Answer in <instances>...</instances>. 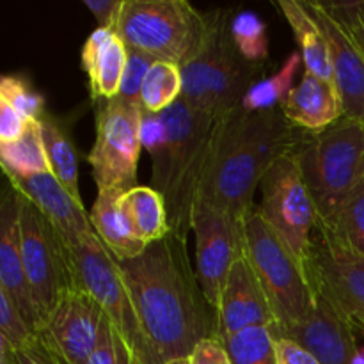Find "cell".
Returning a JSON list of instances; mask_svg holds the SVG:
<instances>
[{
	"mask_svg": "<svg viewBox=\"0 0 364 364\" xmlns=\"http://www.w3.org/2000/svg\"><path fill=\"white\" fill-rule=\"evenodd\" d=\"M117 265L155 364L188 358L199 341L219 338V313L192 269L185 238L171 231Z\"/></svg>",
	"mask_w": 364,
	"mask_h": 364,
	"instance_id": "1",
	"label": "cell"
},
{
	"mask_svg": "<svg viewBox=\"0 0 364 364\" xmlns=\"http://www.w3.org/2000/svg\"><path fill=\"white\" fill-rule=\"evenodd\" d=\"M302 134L281 107L259 112L240 107L217 119L198 201L244 223L265 173L297 148Z\"/></svg>",
	"mask_w": 364,
	"mask_h": 364,
	"instance_id": "2",
	"label": "cell"
},
{
	"mask_svg": "<svg viewBox=\"0 0 364 364\" xmlns=\"http://www.w3.org/2000/svg\"><path fill=\"white\" fill-rule=\"evenodd\" d=\"M160 116L167 139L151 156V185L166 199L171 231L187 240L217 119L192 109L183 98Z\"/></svg>",
	"mask_w": 364,
	"mask_h": 364,
	"instance_id": "3",
	"label": "cell"
},
{
	"mask_svg": "<svg viewBox=\"0 0 364 364\" xmlns=\"http://www.w3.org/2000/svg\"><path fill=\"white\" fill-rule=\"evenodd\" d=\"M208 23L201 43L181 66V98L213 119L240 109L256 82L262 80L265 64L245 60L230 32V11L206 13Z\"/></svg>",
	"mask_w": 364,
	"mask_h": 364,
	"instance_id": "4",
	"label": "cell"
},
{
	"mask_svg": "<svg viewBox=\"0 0 364 364\" xmlns=\"http://www.w3.org/2000/svg\"><path fill=\"white\" fill-rule=\"evenodd\" d=\"M294 153L318 223H329L364 178V123L341 117L322 132H304Z\"/></svg>",
	"mask_w": 364,
	"mask_h": 364,
	"instance_id": "5",
	"label": "cell"
},
{
	"mask_svg": "<svg viewBox=\"0 0 364 364\" xmlns=\"http://www.w3.org/2000/svg\"><path fill=\"white\" fill-rule=\"evenodd\" d=\"M244 255L272 308L276 318L272 329H287L301 322L311 309L315 291L304 265L256 206L244 219Z\"/></svg>",
	"mask_w": 364,
	"mask_h": 364,
	"instance_id": "6",
	"label": "cell"
},
{
	"mask_svg": "<svg viewBox=\"0 0 364 364\" xmlns=\"http://www.w3.org/2000/svg\"><path fill=\"white\" fill-rule=\"evenodd\" d=\"M208 18L185 0H127L117 36L127 48L183 66L201 43Z\"/></svg>",
	"mask_w": 364,
	"mask_h": 364,
	"instance_id": "7",
	"label": "cell"
},
{
	"mask_svg": "<svg viewBox=\"0 0 364 364\" xmlns=\"http://www.w3.org/2000/svg\"><path fill=\"white\" fill-rule=\"evenodd\" d=\"M70 247L71 269L77 288L91 295L124 338L137 364H155L151 347L146 340L135 306L114 256L107 251L96 233L84 235Z\"/></svg>",
	"mask_w": 364,
	"mask_h": 364,
	"instance_id": "8",
	"label": "cell"
},
{
	"mask_svg": "<svg viewBox=\"0 0 364 364\" xmlns=\"http://www.w3.org/2000/svg\"><path fill=\"white\" fill-rule=\"evenodd\" d=\"M142 107L116 98L98 102L96 137L87 162L98 191L127 192L137 187Z\"/></svg>",
	"mask_w": 364,
	"mask_h": 364,
	"instance_id": "9",
	"label": "cell"
},
{
	"mask_svg": "<svg viewBox=\"0 0 364 364\" xmlns=\"http://www.w3.org/2000/svg\"><path fill=\"white\" fill-rule=\"evenodd\" d=\"M18 203L25 274L39 315L45 320L60 299L77 288L71 269L70 247L63 235L31 201L18 194Z\"/></svg>",
	"mask_w": 364,
	"mask_h": 364,
	"instance_id": "10",
	"label": "cell"
},
{
	"mask_svg": "<svg viewBox=\"0 0 364 364\" xmlns=\"http://www.w3.org/2000/svg\"><path fill=\"white\" fill-rule=\"evenodd\" d=\"M294 151L276 160L265 173L256 208L306 269L318 215Z\"/></svg>",
	"mask_w": 364,
	"mask_h": 364,
	"instance_id": "11",
	"label": "cell"
},
{
	"mask_svg": "<svg viewBox=\"0 0 364 364\" xmlns=\"http://www.w3.org/2000/svg\"><path fill=\"white\" fill-rule=\"evenodd\" d=\"M306 274L313 291L323 295L354 333L364 336V256L345 247L318 220Z\"/></svg>",
	"mask_w": 364,
	"mask_h": 364,
	"instance_id": "12",
	"label": "cell"
},
{
	"mask_svg": "<svg viewBox=\"0 0 364 364\" xmlns=\"http://www.w3.org/2000/svg\"><path fill=\"white\" fill-rule=\"evenodd\" d=\"M196 237V274L213 308H219L231 267L244 256V223L198 201L192 213Z\"/></svg>",
	"mask_w": 364,
	"mask_h": 364,
	"instance_id": "13",
	"label": "cell"
},
{
	"mask_svg": "<svg viewBox=\"0 0 364 364\" xmlns=\"http://www.w3.org/2000/svg\"><path fill=\"white\" fill-rule=\"evenodd\" d=\"M105 313L80 288L68 291L46 315L38 338L59 364H87L102 338Z\"/></svg>",
	"mask_w": 364,
	"mask_h": 364,
	"instance_id": "14",
	"label": "cell"
},
{
	"mask_svg": "<svg viewBox=\"0 0 364 364\" xmlns=\"http://www.w3.org/2000/svg\"><path fill=\"white\" fill-rule=\"evenodd\" d=\"M272 333L294 340L320 364H364L355 341L358 334L318 291H315L311 309L301 322L287 329H272Z\"/></svg>",
	"mask_w": 364,
	"mask_h": 364,
	"instance_id": "15",
	"label": "cell"
},
{
	"mask_svg": "<svg viewBox=\"0 0 364 364\" xmlns=\"http://www.w3.org/2000/svg\"><path fill=\"white\" fill-rule=\"evenodd\" d=\"M306 6L326 36L333 68V84L340 95L343 117L364 123V50L347 25L327 13L322 2L309 0Z\"/></svg>",
	"mask_w": 364,
	"mask_h": 364,
	"instance_id": "16",
	"label": "cell"
},
{
	"mask_svg": "<svg viewBox=\"0 0 364 364\" xmlns=\"http://www.w3.org/2000/svg\"><path fill=\"white\" fill-rule=\"evenodd\" d=\"M217 313L220 341L251 327H276L269 299L245 255L231 267L220 294Z\"/></svg>",
	"mask_w": 364,
	"mask_h": 364,
	"instance_id": "17",
	"label": "cell"
},
{
	"mask_svg": "<svg viewBox=\"0 0 364 364\" xmlns=\"http://www.w3.org/2000/svg\"><path fill=\"white\" fill-rule=\"evenodd\" d=\"M0 291L9 297L14 308L38 333L43 318L25 274L20 242V203L18 192L11 185L4 188L0 206Z\"/></svg>",
	"mask_w": 364,
	"mask_h": 364,
	"instance_id": "18",
	"label": "cell"
},
{
	"mask_svg": "<svg viewBox=\"0 0 364 364\" xmlns=\"http://www.w3.org/2000/svg\"><path fill=\"white\" fill-rule=\"evenodd\" d=\"M6 178L18 194L31 201L53 224L66 244H75L84 235L92 233L91 220L84 205L77 201L52 173L36 176L6 174Z\"/></svg>",
	"mask_w": 364,
	"mask_h": 364,
	"instance_id": "19",
	"label": "cell"
},
{
	"mask_svg": "<svg viewBox=\"0 0 364 364\" xmlns=\"http://www.w3.org/2000/svg\"><path fill=\"white\" fill-rule=\"evenodd\" d=\"M284 117L299 130L316 134L343 117L340 95L333 82H327L309 71H302L295 85L281 105Z\"/></svg>",
	"mask_w": 364,
	"mask_h": 364,
	"instance_id": "20",
	"label": "cell"
},
{
	"mask_svg": "<svg viewBox=\"0 0 364 364\" xmlns=\"http://www.w3.org/2000/svg\"><path fill=\"white\" fill-rule=\"evenodd\" d=\"M128 48L116 31L96 28L82 46V70L89 80L91 98L96 103L119 95Z\"/></svg>",
	"mask_w": 364,
	"mask_h": 364,
	"instance_id": "21",
	"label": "cell"
},
{
	"mask_svg": "<svg viewBox=\"0 0 364 364\" xmlns=\"http://www.w3.org/2000/svg\"><path fill=\"white\" fill-rule=\"evenodd\" d=\"M123 194L124 192L119 191H98L91 212H89L92 231L116 262L137 258L148 247L130 233L121 215L119 198Z\"/></svg>",
	"mask_w": 364,
	"mask_h": 364,
	"instance_id": "22",
	"label": "cell"
},
{
	"mask_svg": "<svg viewBox=\"0 0 364 364\" xmlns=\"http://www.w3.org/2000/svg\"><path fill=\"white\" fill-rule=\"evenodd\" d=\"M119 210L130 233L144 245L171 233L166 199L153 187L130 188L119 198Z\"/></svg>",
	"mask_w": 364,
	"mask_h": 364,
	"instance_id": "23",
	"label": "cell"
},
{
	"mask_svg": "<svg viewBox=\"0 0 364 364\" xmlns=\"http://www.w3.org/2000/svg\"><path fill=\"white\" fill-rule=\"evenodd\" d=\"M277 7L290 23L291 32L299 43V52L304 60V70L327 82H333L329 46L318 21L309 13L306 2L297 0H279Z\"/></svg>",
	"mask_w": 364,
	"mask_h": 364,
	"instance_id": "24",
	"label": "cell"
},
{
	"mask_svg": "<svg viewBox=\"0 0 364 364\" xmlns=\"http://www.w3.org/2000/svg\"><path fill=\"white\" fill-rule=\"evenodd\" d=\"M41 128L43 144H45L46 156H48L50 171L55 180L82 203L80 191H78V160L75 146L70 135L64 130L63 124L55 117L46 114L41 121H38Z\"/></svg>",
	"mask_w": 364,
	"mask_h": 364,
	"instance_id": "25",
	"label": "cell"
},
{
	"mask_svg": "<svg viewBox=\"0 0 364 364\" xmlns=\"http://www.w3.org/2000/svg\"><path fill=\"white\" fill-rule=\"evenodd\" d=\"M0 160H2L4 174L36 176V174L52 173L38 121H32L18 141L0 144Z\"/></svg>",
	"mask_w": 364,
	"mask_h": 364,
	"instance_id": "26",
	"label": "cell"
},
{
	"mask_svg": "<svg viewBox=\"0 0 364 364\" xmlns=\"http://www.w3.org/2000/svg\"><path fill=\"white\" fill-rule=\"evenodd\" d=\"M302 68H304V60H302L301 52H291L272 77L262 78L252 85L242 107L249 112L279 109L291 89L295 87V78L299 77Z\"/></svg>",
	"mask_w": 364,
	"mask_h": 364,
	"instance_id": "27",
	"label": "cell"
},
{
	"mask_svg": "<svg viewBox=\"0 0 364 364\" xmlns=\"http://www.w3.org/2000/svg\"><path fill=\"white\" fill-rule=\"evenodd\" d=\"M183 92L181 68L173 63L156 60L149 68L141 87V105L146 112L160 114L173 107Z\"/></svg>",
	"mask_w": 364,
	"mask_h": 364,
	"instance_id": "28",
	"label": "cell"
},
{
	"mask_svg": "<svg viewBox=\"0 0 364 364\" xmlns=\"http://www.w3.org/2000/svg\"><path fill=\"white\" fill-rule=\"evenodd\" d=\"M326 226L345 247L364 256V178Z\"/></svg>",
	"mask_w": 364,
	"mask_h": 364,
	"instance_id": "29",
	"label": "cell"
},
{
	"mask_svg": "<svg viewBox=\"0 0 364 364\" xmlns=\"http://www.w3.org/2000/svg\"><path fill=\"white\" fill-rule=\"evenodd\" d=\"M223 343L233 364H276V338L270 327H251Z\"/></svg>",
	"mask_w": 364,
	"mask_h": 364,
	"instance_id": "30",
	"label": "cell"
},
{
	"mask_svg": "<svg viewBox=\"0 0 364 364\" xmlns=\"http://www.w3.org/2000/svg\"><path fill=\"white\" fill-rule=\"evenodd\" d=\"M230 32L235 46L245 60L265 64L269 57V39L262 18L252 11H238L230 20Z\"/></svg>",
	"mask_w": 364,
	"mask_h": 364,
	"instance_id": "31",
	"label": "cell"
},
{
	"mask_svg": "<svg viewBox=\"0 0 364 364\" xmlns=\"http://www.w3.org/2000/svg\"><path fill=\"white\" fill-rule=\"evenodd\" d=\"M0 100L27 116L31 121H41L45 114V98L28 84L14 75H6L0 80Z\"/></svg>",
	"mask_w": 364,
	"mask_h": 364,
	"instance_id": "32",
	"label": "cell"
},
{
	"mask_svg": "<svg viewBox=\"0 0 364 364\" xmlns=\"http://www.w3.org/2000/svg\"><path fill=\"white\" fill-rule=\"evenodd\" d=\"M87 364H137L134 352L107 316L98 347L92 352Z\"/></svg>",
	"mask_w": 364,
	"mask_h": 364,
	"instance_id": "33",
	"label": "cell"
},
{
	"mask_svg": "<svg viewBox=\"0 0 364 364\" xmlns=\"http://www.w3.org/2000/svg\"><path fill=\"white\" fill-rule=\"evenodd\" d=\"M155 63H156L155 57L148 55V53L144 52H139V50L128 48L127 66H124L123 80H121V89L117 96L127 100V102L130 103H137V105H141L142 82H144L149 68H151Z\"/></svg>",
	"mask_w": 364,
	"mask_h": 364,
	"instance_id": "34",
	"label": "cell"
},
{
	"mask_svg": "<svg viewBox=\"0 0 364 364\" xmlns=\"http://www.w3.org/2000/svg\"><path fill=\"white\" fill-rule=\"evenodd\" d=\"M0 336L6 338L14 348L25 347L36 336V331L4 291H0Z\"/></svg>",
	"mask_w": 364,
	"mask_h": 364,
	"instance_id": "35",
	"label": "cell"
},
{
	"mask_svg": "<svg viewBox=\"0 0 364 364\" xmlns=\"http://www.w3.org/2000/svg\"><path fill=\"white\" fill-rule=\"evenodd\" d=\"M323 9L333 14L336 20L347 25L350 34L364 50V2H322Z\"/></svg>",
	"mask_w": 364,
	"mask_h": 364,
	"instance_id": "36",
	"label": "cell"
},
{
	"mask_svg": "<svg viewBox=\"0 0 364 364\" xmlns=\"http://www.w3.org/2000/svg\"><path fill=\"white\" fill-rule=\"evenodd\" d=\"M32 121L14 107L0 100V144H9L18 141Z\"/></svg>",
	"mask_w": 364,
	"mask_h": 364,
	"instance_id": "37",
	"label": "cell"
},
{
	"mask_svg": "<svg viewBox=\"0 0 364 364\" xmlns=\"http://www.w3.org/2000/svg\"><path fill=\"white\" fill-rule=\"evenodd\" d=\"M127 0H84V6L95 16L100 28L116 31L119 18L123 14Z\"/></svg>",
	"mask_w": 364,
	"mask_h": 364,
	"instance_id": "38",
	"label": "cell"
},
{
	"mask_svg": "<svg viewBox=\"0 0 364 364\" xmlns=\"http://www.w3.org/2000/svg\"><path fill=\"white\" fill-rule=\"evenodd\" d=\"M188 364H233L226 345L219 338H208L196 345L192 354L188 355Z\"/></svg>",
	"mask_w": 364,
	"mask_h": 364,
	"instance_id": "39",
	"label": "cell"
},
{
	"mask_svg": "<svg viewBox=\"0 0 364 364\" xmlns=\"http://www.w3.org/2000/svg\"><path fill=\"white\" fill-rule=\"evenodd\" d=\"M276 338V364H320L304 347L288 338Z\"/></svg>",
	"mask_w": 364,
	"mask_h": 364,
	"instance_id": "40",
	"label": "cell"
},
{
	"mask_svg": "<svg viewBox=\"0 0 364 364\" xmlns=\"http://www.w3.org/2000/svg\"><path fill=\"white\" fill-rule=\"evenodd\" d=\"M16 354L20 364H59L57 359L46 350V347L41 343L38 334L25 347L16 348Z\"/></svg>",
	"mask_w": 364,
	"mask_h": 364,
	"instance_id": "41",
	"label": "cell"
},
{
	"mask_svg": "<svg viewBox=\"0 0 364 364\" xmlns=\"http://www.w3.org/2000/svg\"><path fill=\"white\" fill-rule=\"evenodd\" d=\"M167 364H188V358H181V359H174V361L167 363Z\"/></svg>",
	"mask_w": 364,
	"mask_h": 364,
	"instance_id": "42",
	"label": "cell"
}]
</instances>
